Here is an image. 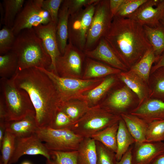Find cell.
<instances>
[{"instance_id":"1","label":"cell","mask_w":164,"mask_h":164,"mask_svg":"<svg viewBox=\"0 0 164 164\" xmlns=\"http://www.w3.org/2000/svg\"><path fill=\"white\" fill-rule=\"evenodd\" d=\"M13 76L17 87L25 90L30 97L38 127H49L60 103L52 80L46 73L36 67L24 69Z\"/></svg>"},{"instance_id":"2","label":"cell","mask_w":164,"mask_h":164,"mask_svg":"<svg viewBox=\"0 0 164 164\" xmlns=\"http://www.w3.org/2000/svg\"><path fill=\"white\" fill-rule=\"evenodd\" d=\"M104 38L129 69L152 47L143 26L128 18L114 16Z\"/></svg>"},{"instance_id":"3","label":"cell","mask_w":164,"mask_h":164,"mask_svg":"<svg viewBox=\"0 0 164 164\" xmlns=\"http://www.w3.org/2000/svg\"><path fill=\"white\" fill-rule=\"evenodd\" d=\"M11 51L16 54L18 60L15 73L31 68L50 69L51 58L33 28L24 29L16 36Z\"/></svg>"},{"instance_id":"4","label":"cell","mask_w":164,"mask_h":164,"mask_svg":"<svg viewBox=\"0 0 164 164\" xmlns=\"http://www.w3.org/2000/svg\"><path fill=\"white\" fill-rule=\"evenodd\" d=\"M0 97L3 101L7 121L21 119L35 111L27 93L17 87L13 76L0 79Z\"/></svg>"},{"instance_id":"5","label":"cell","mask_w":164,"mask_h":164,"mask_svg":"<svg viewBox=\"0 0 164 164\" xmlns=\"http://www.w3.org/2000/svg\"><path fill=\"white\" fill-rule=\"evenodd\" d=\"M121 118L99 104L90 107L82 118L74 123L71 130L84 138H91L93 135L118 122Z\"/></svg>"},{"instance_id":"6","label":"cell","mask_w":164,"mask_h":164,"mask_svg":"<svg viewBox=\"0 0 164 164\" xmlns=\"http://www.w3.org/2000/svg\"><path fill=\"white\" fill-rule=\"evenodd\" d=\"M36 68L46 73L52 80L60 103L74 99L84 100V94L99 84L104 78L84 80L62 77L45 68Z\"/></svg>"},{"instance_id":"7","label":"cell","mask_w":164,"mask_h":164,"mask_svg":"<svg viewBox=\"0 0 164 164\" xmlns=\"http://www.w3.org/2000/svg\"><path fill=\"white\" fill-rule=\"evenodd\" d=\"M36 134L50 151L68 152L78 150L84 138L70 130H56L50 128H39Z\"/></svg>"},{"instance_id":"8","label":"cell","mask_w":164,"mask_h":164,"mask_svg":"<svg viewBox=\"0 0 164 164\" xmlns=\"http://www.w3.org/2000/svg\"><path fill=\"white\" fill-rule=\"evenodd\" d=\"M43 0H28L17 15L12 30L16 36L22 30L52 21L48 13L42 7Z\"/></svg>"},{"instance_id":"9","label":"cell","mask_w":164,"mask_h":164,"mask_svg":"<svg viewBox=\"0 0 164 164\" xmlns=\"http://www.w3.org/2000/svg\"><path fill=\"white\" fill-rule=\"evenodd\" d=\"M112 17L109 0H100L97 4L87 33L84 51L91 50L104 37L110 27Z\"/></svg>"},{"instance_id":"10","label":"cell","mask_w":164,"mask_h":164,"mask_svg":"<svg viewBox=\"0 0 164 164\" xmlns=\"http://www.w3.org/2000/svg\"><path fill=\"white\" fill-rule=\"evenodd\" d=\"M99 1L70 15L68 22V40L81 50H85L87 38L96 6Z\"/></svg>"},{"instance_id":"11","label":"cell","mask_w":164,"mask_h":164,"mask_svg":"<svg viewBox=\"0 0 164 164\" xmlns=\"http://www.w3.org/2000/svg\"><path fill=\"white\" fill-rule=\"evenodd\" d=\"M84 56V51L69 41L64 54L59 56L56 60L57 75L62 77L82 78Z\"/></svg>"},{"instance_id":"12","label":"cell","mask_w":164,"mask_h":164,"mask_svg":"<svg viewBox=\"0 0 164 164\" xmlns=\"http://www.w3.org/2000/svg\"><path fill=\"white\" fill-rule=\"evenodd\" d=\"M24 155H41L46 158L47 162H50V150L36 133L26 137L15 138L14 150L9 164L16 163Z\"/></svg>"},{"instance_id":"13","label":"cell","mask_w":164,"mask_h":164,"mask_svg":"<svg viewBox=\"0 0 164 164\" xmlns=\"http://www.w3.org/2000/svg\"><path fill=\"white\" fill-rule=\"evenodd\" d=\"M100 104L107 110L120 116L130 113L138 106L133 99V92L126 85L114 91L107 99Z\"/></svg>"},{"instance_id":"14","label":"cell","mask_w":164,"mask_h":164,"mask_svg":"<svg viewBox=\"0 0 164 164\" xmlns=\"http://www.w3.org/2000/svg\"><path fill=\"white\" fill-rule=\"evenodd\" d=\"M164 14V0H147L128 18L142 26H156Z\"/></svg>"},{"instance_id":"15","label":"cell","mask_w":164,"mask_h":164,"mask_svg":"<svg viewBox=\"0 0 164 164\" xmlns=\"http://www.w3.org/2000/svg\"><path fill=\"white\" fill-rule=\"evenodd\" d=\"M56 25L51 21L46 25H40L33 28L38 36L41 40L45 50L51 58V64L49 70L57 75L56 62L61 54L56 39Z\"/></svg>"},{"instance_id":"16","label":"cell","mask_w":164,"mask_h":164,"mask_svg":"<svg viewBox=\"0 0 164 164\" xmlns=\"http://www.w3.org/2000/svg\"><path fill=\"white\" fill-rule=\"evenodd\" d=\"M84 52L87 57L102 62L122 71L129 69L118 58L104 37L100 40L94 48Z\"/></svg>"},{"instance_id":"17","label":"cell","mask_w":164,"mask_h":164,"mask_svg":"<svg viewBox=\"0 0 164 164\" xmlns=\"http://www.w3.org/2000/svg\"><path fill=\"white\" fill-rule=\"evenodd\" d=\"M164 151V142H135L132 150L131 164H150L154 158Z\"/></svg>"},{"instance_id":"18","label":"cell","mask_w":164,"mask_h":164,"mask_svg":"<svg viewBox=\"0 0 164 164\" xmlns=\"http://www.w3.org/2000/svg\"><path fill=\"white\" fill-rule=\"evenodd\" d=\"M130 113L148 123L155 120H164V101L156 98H149Z\"/></svg>"},{"instance_id":"19","label":"cell","mask_w":164,"mask_h":164,"mask_svg":"<svg viewBox=\"0 0 164 164\" xmlns=\"http://www.w3.org/2000/svg\"><path fill=\"white\" fill-rule=\"evenodd\" d=\"M118 75L125 85L136 95L138 99V105L149 98V85L137 75L128 70L121 71Z\"/></svg>"},{"instance_id":"20","label":"cell","mask_w":164,"mask_h":164,"mask_svg":"<svg viewBox=\"0 0 164 164\" xmlns=\"http://www.w3.org/2000/svg\"><path fill=\"white\" fill-rule=\"evenodd\" d=\"M5 125L6 131L17 138L31 136L35 133L39 128L35 114H29L20 120L6 121Z\"/></svg>"},{"instance_id":"21","label":"cell","mask_w":164,"mask_h":164,"mask_svg":"<svg viewBox=\"0 0 164 164\" xmlns=\"http://www.w3.org/2000/svg\"><path fill=\"white\" fill-rule=\"evenodd\" d=\"M86 62L85 68L82 78L83 79L104 78L105 77L118 75L122 71L88 57L86 59Z\"/></svg>"},{"instance_id":"22","label":"cell","mask_w":164,"mask_h":164,"mask_svg":"<svg viewBox=\"0 0 164 164\" xmlns=\"http://www.w3.org/2000/svg\"><path fill=\"white\" fill-rule=\"evenodd\" d=\"M70 15L66 0H63L60 7L56 27V36L61 55L65 52L68 39V22Z\"/></svg>"},{"instance_id":"23","label":"cell","mask_w":164,"mask_h":164,"mask_svg":"<svg viewBox=\"0 0 164 164\" xmlns=\"http://www.w3.org/2000/svg\"><path fill=\"white\" fill-rule=\"evenodd\" d=\"M116 82V79L114 75L104 78L99 84L84 94V100L87 102L90 107L99 104L102 98Z\"/></svg>"},{"instance_id":"24","label":"cell","mask_w":164,"mask_h":164,"mask_svg":"<svg viewBox=\"0 0 164 164\" xmlns=\"http://www.w3.org/2000/svg\"><path fill=\"white\" fill-rule=\"evenodd\" d=\"M136 142H146L145 136L148 123L138 117L130 113L121 115Z\"/></svg>"},{"instance_id":"25","label":"cell","mask_w":164,"mask_h":164,"mask_svg":"<svg viewBox=\"0 0 164 164\" xmlns=\"http://www.w3.org/2000/svg\"><path fill=\"white\" fill-rule=\"evenodd\" d=\"M158 58L151 47L128 70L137 75L149 85L152 68Z\"/></svg>"},{"instance_id":"26","label":"cell","mask_w":164,"mask_h":164,"mask_svg":"<svg viewBox=\"0 0 164 164\" xmlns=\"http://www.w3.org/2000/svg\"><path fill=\"white\" fill-rule=\"evenodd\" d=\"M143 27L147 38L158 58L164 52V27L160 22L154 27L144 25Z\"/></svg>"},{"instance_id":"27","label":"cell","mask_w":164,"mask_h":164,"mask_svg":"<svg viewBox=\"0 0 164 164\" xmlns=\"http://www.w3.org/2000/svg\"><path fill=\"white\" fill-rule=\"evenodd\" d=\"M90 108L85 101L80 99L72 100L62 102L59 106V108L73 122L82 118Z\"/></svg>"},{"instance_id":"28","label":"cell","mask_w":164,"mask_h":164,"mask_svg":"<svg viewBox=\"0 0 164 164\" xmlns=\"http://www.w3.org/2000/svg\"><path fill=\"white\" fill-rule=\"evenodd\" d=\"M135 142L121 118L119 121L117 135V150L115 154L117 161L120 160L129 147Z\"/></svg>"},{"instance_id":"29","label":"cell","mask_w":164,"mask_h":164,"mask_svg":"<svg viewBox=\"0 0 164 164\" xmlns=\"http://www.w3.org/2000/svg\"><path fill=\"white\" fill-rule=\"evenodd\" d=\"M78 164H97L96 141L91 138H84L78 150Z\"/></svg>"},{"instance_id":"30","label":"cell","mask_w":164,"mask_h":164,"mask_svg":"<svg viewBox=\"0 0 164 164\" xmlns=\"http://www.w3.org/2000/svg\"><path fill=\"white\" fill-rule=\"evenodd\" d=\"M118 123L119 122L97 133L92 135L91 138L101 143L116 153L117 150V135Z\"/></svg>"},{"instance_id":"31","label":"cell","mask_w":164,"mask_h":164,"mask_svg":"<svg viewBox=\"0 0 164 164\" xmlns=\"http://www.w3.org/2000/svg\"><path fill=\"white\" fill-rule=\"evenodd\" d=\"M149 85L150 90L149 98L164 101V67L151 73Z\"/></svg>"},{"instance_id":"32","label":"cell","mask_w":164,"mask_h":164,"mask_svg":"<svg viewBox=\"0 0 164 164\" xmlns=\"http://www.w3.org/2000/svg\"><path fill=\"white\" fill-rule=\"evenodd\" d=\"M24 0H4L2 4L4 11L3 24L9 28L12 27L16 18L22 9Z\"/></svg>"},{"instance_id":"33","label":"cell","mask_w":164,"mask_h":164,"mask_svg":"<svg viewBox=\"0 0 164 164\" xmlns=\"http://www.w3.org/2000/svg\"><path fill=\"white\" fill-rule=\"evenodd\" d=\"M18 65L16 54L12 51L0 56L1 78H9L15 73Z\"/></svg>"},{"instance_id":"34","label":"cell","mask_w":164,"mask_h":164,"mask_svg":"<svg viewBox=\"0 0 164 164\" xmlns=\"http://www.w3.org/2000/svg\"><path fill=\"white\" fill-rule=\"evenodd\" d=\"M145 139L148 142L164 141V120H155L148 123Z\"/></svg>"},{"instance_id":"35","label":"cell","mask_w":164,"mask_h":164,"mask_svg":"<svg viewBox=\"0 0 164 164\" xmlns=\"http://www.w3.org/2000/svg\"><path fill=\"white\" fill-rule=\"evenodd\" d=\"M15 138L13 135L6 131L0 146L1 154L0 164H9L14 150Z\"/></svg>"},{"instance_id":"36","label":"cell","mask_w":164,"mask_h":164,"mask_svg":"<svg viewBox=\"0 0 164 164\" xmlns=\"http://www.w3.org/2000/svg\"><path fill=\"white\" fill-rule=\"evenodd\" d=\"M51 164H78L77 150L62 152L50 150ZM49 163V162H48Z\"/></svg>"},{"instance_id":"37","label":"cell","mask_w":164,"mask_h":164,"mask_svg":"<svg viewBox=\"0 0 164 164\" xmlns=\"http://www.w3.org/2000/svg\"><path fill=\"white\" fill-rule=\"evenodd\" d=\"M15 38L11 28L4 26L0 30V55L12 50Z\"/></svg>"},{"instance_id":"38","label":"cell","mask_w":164,"mask_h":164,"mask_svg":"<svg viewBox=\"0 0 164 164\" xmlns=\"http://www.w3.org/2000/svg\"><path fill=\"white\" fill-rule=\"evenodd\" d=\"M96 143L97 154V164H116L117 161L115 153L98 141H96Z\"/></svg>"},{"instance_id":"39","label":"cell","mask_w":164,"mask_h":164,"mask_svg":"<svg viewBox=\"0 0 164 164\" xmlns=\"http://www.w3.org/2000/svg\"><path fill=\"white\" fill-rule=\"evenodd\" d=\"M73 122L59 107L52 120L49 128L56 129H71Z\"/></svg>"},{"instance_id":"40","label":"cell","mask_w":164,"mask_h":164,"mask_svg":"<svg viewBox=\"0 0 164 164\" xmlns=\"http://www.w3.org/2000/svg\"><path fill=\"white\" fill-rule=\"evenodd\" d=\"M147 0H125L115 16L128 18Z\"/></svg>"},{"instance_id":"41","label":"cell","mask_w":164,"mask_h":164,"mask_svg":"<svg viewBox=\"0 0 164 164\" xmlns=\"http://www.w3.org/2000/svg\"><path fill=\"white\" fill-rule=\"evenodd\" d=\"M63 0H43L42 7L50 16L52 22L57 24L58 15Z\"/></svg>"},{"instance_id":"42","label":"cell","mask_w":164,"mask_h":164,"mask_svg":"<svg viewBox=\"0 0 164 164\" xmlns=\"http://www.w3.org/2000/svg\"><path fill=\"white\" fill-rule=\"evenodd\" d=\"M99 0H66L70 15L74 14L84 7L96 3Z\"/></svg>"},{"instance_id":"43","label":"cell","mask_w":164,"mask_h":164,"mask_svg":"<svg viewBox=\"0 0 164 164\" xmlns=\"http://www.w3.org/2000/svg\"><path fill=\"white\" fill-rule=\"evenodd\" d=\"M125 0H109V7L112 17L115 16Z\"/></svg>"},{"instance_id":"44","label":"cell","mask_w":164,"mask_h":164,"mask_svg":"<svg viewBox=\"0 0 164 164\" xmlns=\"http://www.w3.org/2000/svg\"><path fill=\"white\" fill-rule=\"evenodd\" d=\"M133 145L129 147L120 160L117 162L116 164H131Z\"/></svg>"},{"instance_id":"45","label":"cell","mask_w":164,"mask_h":164,"mask_svg":"<svg viewBox=\"0 0 164 164\" xmlns=\"http://www.w3.org/2000/svg\"><path fill=\"white\" fill-rule=\"evenodd\" d=\"M164 67V52L159 57L152 68L151 73L157 69Z\"/></svg>"},{"instance_id":"46","label":"cell","mask_w":164,"mask_h":164,"mask_svg":"<svg viewBox=\"0 0 164 164\" xmlns=\"http://www.w3.org/2000/svg\"><path fill=\"white\" fill-rule=\"evenodd\" d=\"M150 164H164V151L157 155Z\"/></svg>"},{"instance_id":"47","label":"cell","mask_w":164,"mask_h":164,"mask_svg":"<svg viewBox=\"0 0 164 164\" xmlns=\"http://www.w3.org/2000/svg\"><path fill=\"white\" fill-rule=\"evenodd\" d=\"M5 121H0V146L2 143L6 129Z\"/></svg>"},{"instance_id":"48","label":"cell","mask_w":164,"mask_h":164,"mask_svg":"<svg viewBox=\"0 0 164 164\" xmlns=\"http://www.w3.org/2000/svg\"><path fill=\"white\" fill-rule=\"evenodd\" d=\"M0 12L1 15L0 26L1 24H3V20L4 16V11L2 3H0Z\"/></svg>"},{"instance_id":"49","label":"cell","mask_w":164,"mask_h":164,"mask_svg":"<svg viewBox=\"0 0 164 164\" xmlns=\"http://www.w3.org/2000/svg\"><path fill=\"white\" fill-rule=\"evenodd\" d=\"M160 22L164 27V14L161 19Z\"/></svg>"},{"instance_id":"50","label":"cell","mask_w":164,"mask_h":164,"mask_svg":"<svg viewBox=\"0 0 164 164\" xmlns=\"http://www.w3.org/2000/svg\"><path fill=\"white\" fill-rule=\"evenodd\" d=\"M21 164H33L30 162L29 161H25L22 162Z\"/></svg>"},{"instance_id":"51","label":"cell","mask_w":164,"mask_h":164,"mask_svg":"<svg viewBox=\"0 0 164 164\" xmlns=\"http://www.w3.org/2000/svg\"><path fill=\"white\" fill-rule=\"evenodd\" d=\"M46 162L48 163L49 164H51L50 163H48V162Z\"/></svg>"},{"instance_id":"52","label":"cell","mask_w":164,"mask_h":164,"mask_svg":"<svg viewBox=\"0 0 164 164\" xmlns=\"http://www.w3.org/2000/svg\"><path fill=\"white\" fill-rule=\"evenodd\" d=\"M46 164H49L48 163L46 162Z\"/></svg>"}]
</instances>
